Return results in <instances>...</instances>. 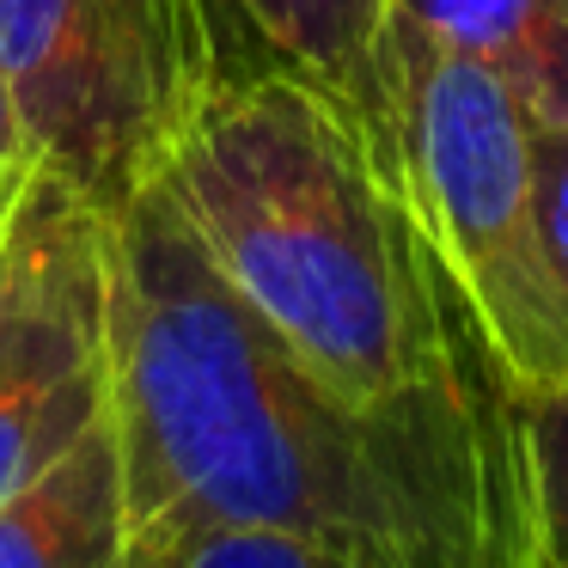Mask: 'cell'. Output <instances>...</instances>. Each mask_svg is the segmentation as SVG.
Listing matches in <instances>:
<instances>
[{"instance_id":"6da1fadb","label":"cell","mask_w":568,"mask_h":568,"mask_svg":"<svg viewBox=\"0 0 568 568\" xmlns=\"http://www.w3.org/2000/svg\"><path fill=\"white\" fill-rule=\"evenodd\" d=\"M111 434L129 568L202 531H287L379 568L477 550L470 367L440 404H343L214 275L160 184L111 214Z\"/></svg>"},{"instance_id":"5b68a950","label":"cell","mask_w":568,"mask_h":568,"mask_svg":"<svg viewBox=\"0 0 568 568\" xmlns=\"http://www.w3.org/2000/svg\"><path fill=\"white\" fill-rule=\"evenodd\" d=\"M111 409V214L43 160L0 209V507Z\"/></svg>"},{"instance_id":"277c9868","label":"cell","mask_w":568,"mask_h":568,"mask_svg":"<svg viewBox=\"0 0 568 568\" xmlns=\"http://www.w3.org/2000/svg\"><path fill=\"white\" fill-rule=\"evenodd\" d=\"M233 0H0V80L31 160L123 214L160 184L190 116L263 62Z\"/></svg>"},{"instance_id":"7a4b0ae2","label":"cell","mask_w":568,"mask_h":568,"mask_svg":"<svg viewBox=\"0 0 568 568\" xmlns=\"http://www.w3.org/2000/svg\"><path fill=\"white\" fill-rule=\"evenodd\" d=\"M165 202L275 343L355 409H416L465 385L397 172L300 74L226 80L178 135Z\"/></svg>"},{"instance_id":"30bf717a","label":"cell","mask_w":568,"mask_h":568,"mask_svg":"<svg viewBox=\"0 0 568 568\" xmlns=\"http://www.w3.org/2000/svg\"><path fill=\"white\" fill-rule=\"evenodd\" d=\"M519 428V458H526V489L538 531L550 556L568 568V392L550 397H507Z\"/></svg>"},{"instance_id":"9c48e42d","label":"cell","mask_w":568,"mask_h":568,"mask_svg":"<svg viewBox=\"0 0 568 568\" xmlns=\"http://www.w3.org/2000/svg\"><path fill=\"white\" fill-rule=\"evenodd\" d=\"M470 453H477V550H470V568H562L538 531V514H531L514 409L477 367H470Z\"/></svg>"},{"instance_id":"8fae6325","label":"cell","mask_w":568,"mask_h":568,"mask_svg":"<svg viewBox=\"0 0 568 568\" xmlns=\"http://www.w3.org/2000/svg\"><path fill=\"white\" fill-rule=\"evenodd\" d=\"M160 568H379V562H361V556L312 538H287V531H202L184 550L165 556Z\"/></svg>"},{"instance_id":"7c38bea8","label":"cell","mask_w":568,"mask_h":568,"mask_svg":"<svg viewBox=\"0 0 568 568\" xmlns=\"http://www.w3.org/2000/svg\"><path fill=\"white\" fill-rule=\"evenodd\" d=\"M538 245L544 270H550L556 306L568 318V123L538 129Z\"/></svg>"},{"instance_id":"52a82bcc","label":"cell","mask_w":568,"mask_h":568,"mask_svg":"<svg viewBox=\"0 0 568 568\" xmlns=\"http://www.w3.org/2000/svg\"><path fill=\"white\" fill-rule=\"evenodd\" d=\"M0 568H129L111 409L0 507Z\"/></svg>"},{"instance_id":"8992f818","label":"cell","mask_w":568,"mask_h":568,"mask_svg":"<svg viewBox=\"0 0 568 568\" xmlns=\"http://www.w3.org/2000/svg\"><path fill=\"white\" fill-rule=\"evenodd\" d=\"M233 7L257 31V50L318 87L348 116V129L397 172L392 74H385L392 0H233Z\"/></svg>"},{"instance_id":"4fadbf2b","label":"cell","mask_w":568,"mask_h":568,"mask_svg":"<svg viewBox=\"0 0 568 568\" xmlns=\"http://www.w3.org/2000/svg\"><path fill=\"white\" fill-rule=\"evenodd\" d=\"M31 172V148H26V129H19V111L7 99V80H0V209L13 202L19 178Z\"/></svg>"},{"instance_id":"3957f363","label":"cell","mask_w":568,"mask_h":568,"mask_svg":"<svg viewBox=\"0 0 568 568\" xmlns=\"http://www.w3.org/2000/svg\"><path fill=\"white\" fill-rule=\"evenodd\" d=\"M385 74L397 190L465 361L501 397L568 392V318L538 245V123L489 68L397 19Z\"/></svg>"},{"instance_id":"ba28073f","label":"cell","mask_w":568,"mask_h":568,"mask_svg":"<svg viewBox=\"0 0 568 568\" xmlns=\"http://www.w3.org/2000/svg\"><path fill=\"white\" fill-rule=\"evenodd\" d=\"M392 19L489 68L538 129L568 123V0H392Z\"/></svg>"}]
</instances>
